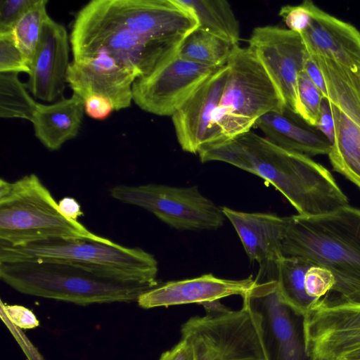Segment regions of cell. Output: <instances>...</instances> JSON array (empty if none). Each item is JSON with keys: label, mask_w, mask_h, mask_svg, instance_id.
<instances>
[{"label": "cell", "mask_w": 360, "mask_h": 360, "mask_svg": "<svg viewBox=\"0 0 360 360\" xmlns=\"http://www.w3.org/2000/svg\"><path fill=\"white\" fill-rule=\"evenodd\" d=\"M79 221L65 217L34 174L0 180V245L20 246L59 238H98Z\"/></svg>", "instance_id": "obj_6"}, {"label": "cell", "mask_w": 360, "mask_h": 360, "mask_svg": "<svg viewBox=\"0 0 360 360\" xmlns=\"http://www.w3.org/2000/svg\"><path fill=\"white\" fill-rule=\"evenodd\" d=\"M252 276L241 280L221 278L212 274L159 284L143 292L137 300L143 309L186 304H200L207 301L239 295L241 297L254 285Z\"/></svg>", "instance_id": "obj_19"}, {"label": "cell", "mask_w": 360, "mask_h": 360, "mask_svg": "<svg viewBox=\"0 0 360 360\" xmlns=\"http://www.w3.org/2000/svg\"><path fill=\"white\" fill-rule=\"evenodd\" d=\"M201 162L219 161L252 173L280 191L303 216H316L349 205L333 175L309 156L281 148L250 131L202 147Z\"/></svg>", "instance_id": "obj_1"}, {"label": "cell", "mask_w": 360, "mask_h": 360, "mask_svg": "<svg viewBox=\"0 0 360 360\" xmlns=\"http://www.w3.org/2000/svg\"><path fill=\"white\" fill-rule=\"evenodd\" d=\"M311 20L301 34L307 51L333 60L360 73V31L326 12L311 0L303 1Z\"/></svg>", "instance_id": "obj_17"}, {"label": "cell", "mask_w": 360, "mask_h": 360, "mask_svg": "<svg viewBox=\"0 0 360 360\" xmlns=\"http://www.w3.org/2000/svg\"><path fill=\"white\" fill-rule=\"evenodd\" d=\"M84 113V100L75 94L51 104L38 103L31 121L34 135L48 150H57L77 136Z\"/></svg>", "instance_id": "obj_20"}, {"label": "cell", "mask_w": 360, "mask_h": 360, "mask_svg": "<svg viewBox=\"0 0 360 360\" xmlns=\"http://www.w3.org/2000/svg\"><path fill=\"white\" fill-rule=\"evenodd\" d=\"M335 283L333 274L328 269L318 265L311 266L305 274V291L309 296L317 300L332 291Z\"/></svg>", "instance_id": "obj_31"}, {"label": "cell", "mask_w": 360, "mask_h": 360, "mask_svg": "<svg viewBox=\"0 0 360 360\" xmlns=\"http://www.w3.org/2000/svg\"><path fill=\"white\" fill-rule=\"evenodd\" d=\"M195 360H265L257 330L248 309L195 316L181 329Z\"/></svg>", "instance_id": "obj_10"}, {"label": "cell", "mask_w": 360, "mask_h": 360, "mask_svg": "<svg viewBox=\"0 0 360 360\" xmlns=\"http://www.w3.org/2000/svg\"><path fill=\"white\" fill-rule=\"evenodd\" d=\"M278 15L288 29L298 34L302 33L311 20V16L303 1L298 5L282 6Z\"/></svg>", "instance_id": "obj_33"}, {"label": "cell", "mask_w": 360, "mask_h": 360, "mask_svg": "<svg viewBox=\"0 0 360 360\" xmlns=\"http://www.w3.org/2000/svg\"><path fill=\"white\" fill-rule=\"evenodd\" d=\"M236 46L197 28L185 39L178 55L198 64L219 68L227 64Z\"/></svg>", "instance_id": "obj_26"}, {"label": "cell", "mask_w": 360, "mask_h": 360, "mask_svg": "<svg viewBox=\"0 0 360 360\" xmlns=\"http://www.w3.org/2000/svg\"><path fill=\"white\" fill-rule=\"evenodd\" d=\"M309 53L323 75L328 101L360 127V73L323 56Z\"/></svg>", "instance_id": "obj_22"}, {"label": "cell", "mask_w": 360, "mask_h": 360, "mask_svg": "<svg viewBox=\"0 0 360 360\" xmlns=\"http://www.w3.org/2000/svg\"><path fill=\"white\" fill-rule=\"evenodd\" d=\"M330 104L335 139L328 154L333 170L360 188V127Z\"/></svg>", "instance_id": "obj_23"}, {"label": "cell", "mask_w": 360, "mask_h": 360, "mask_svg": "<svg viewBox=\"0 0 360 360\" xmlns=\"http://www.w3.org/2000/svg\"><path fill=\"white\" fill-rule=\"evenodd\" d=\"M218 68L190 61L177 54L149 74L136 79L132 86L133 101L147 112L172 116Z\"/></svg>", "instance_id": "obj_11"}, {"label": "cell", "mask_w": 360, "mask_h": 360, "mask_svg": "<svg viewBox=\"0 0 360 360\" xmlns=\"http://www.w3.org/2000/svg\"><path fill=\"white\" fill-rule=\"evenodd\" d=\"M316 360H326V359H316Z\"/></svg>", "instance_id": "obj_42"}, {"label": "cell", "mask_w": 360, "mask_h": 360, "mask_svg": "<svg viewBox=\"0 0 360 360\" xmlns=\"http://www.w3.org/2000/svg\"><path fill=\"white\" fill-rule=\"evenodd\" d=\"M29 260L68 263L123 281L159 285L158 262L152 254L103 236L59 238L20 246L0 245V262Z\"/></svg>", "instance_id": "obj_4"}, {"label": "cell", "mask_w": 360, "mask_h": 360, "mask_svg": "<svg viewBox=\"0 0 360 360\" xmlns=\"http://www.w3.org/2000/svg\"><path fill=\"white\" fill-rule=\"evenodd\" d=\"M227 75V65L219 68L171 116L178 143L183 150L198 153L205 144Z\"/></svg>", "instance_id": "obj_18"}, {"label": "cell", "mask_w": 360, "mask_h": 360, "mask_svg": "<svg viewBox=\"0 0 360 360\" xmlns=\"http://www.w3.org/2000/svg\"><path fill=\"white\" fill-rule=\"evenodd\" d=\"M136 78L131 68L101 54L70 62L67 84L84 101L91 95H101L111 101L115 110H120L131 106Z\"/></svg>", "instance_id": "obj_14"}, {"label": "cell", "mask_w": 360, "mask_h": 360, "mask_svg": "<svg viewBox=\"0 0 360 360\" xmlns=\"http://www.w3.org/2000/svg\"><path fill=\"white\" fill-rule=\"evenodd\" d=\"M255 127L276 145L308 156L328 155L330 150V143L319 131L299 124L287 115V110L264 115Z\"/></svg>", "instance_id": "obj_21"}, {"label": "cell", "mask_w": 360, "mask_h": 360, "mask_svg": "<svg viewBox=\"0 0 360 360\" xmlns=\"http://www.w3.org/2000/svg\"><path fill=\"white\" fill-rule=\"evenodd\" d=\"M298 94L300 103L299 117L309 126L316 127L323 96L304 70L298 77Z\"/></svg>", "instance_id": "obj_29"}, {"label": "cell", "mask_w": 360, "mask_h": 360, "mask_svg": "<svg viewBox=\"0 0 360 360\" xmlns=\"http://www.w3.org/2000/svg\"><path fill=\"white\" fill-rule=\"evenodd\" d=\"M48 1L37 0L14 25L12 32L24 53L30 67L40 41L44 25L49 17L47 13Z\"/></svg>", "instance_id": "obj_28"}, {"label": "cell", "mask_w": 360, "mask_h": 360, "mask_svg": "<svg viewBox=\"0 0 360 360\" xmlns=\"http://www.w3.org/2000/svg\"><path fill=\"white\" fill-rule=\"evenodd\" d=\"M338 360H360V348L345 354Z\"/></svg>", "instance_id": "obj_41"}, {"label": "cell", "mask_w": 360, "mask_h": 360, "mask_svg": "<svg viewBox=\"0 0 360 360\" xmlns=\"http://www.w3.org/2000/svg\"><path fill=\"white\" fill-rule=\"evenodd\" d=\"M70 41L73 60L108 55L131 68L137 78L178 54L130 31L105 11L98 0L77 13Z\"/></svg>", "instance_id": "obj_7"}, {"label": "cell", "mask_w": 360, "mask_h": 360, "mask_svg": "<svg viewBox=\"0 0 360 360\" xmlns=\"http://www.w3.org/2000/svg\"><path fill=\"white\" fill-rule=\"evenodd\" d=\"M281 251L328 269L338 300L360 304L359 209L347 205L321 215L288 217Z\"/></svg>", "instance_id": "obj_2"}, {"label": "cell", "mask_w": 360, "mask_h": 360, "mask_svg": "<svg viewBox=\"0 0 360 360\" xmlns=\"http://www.w3.org/2000/svg\"><path fill=\"white\" fill-rule=\"evenodd\" d=\"M0 278L20 293L82 306L137 302L141 295L158 285L47 260L0 262Z\"/></svg>", "instance_id": "obj_3"}, {"label": "cell", "mask_w": 360, "mask_h": 360, "mask_svg": "<svg viewBox=\"0 0 360 360\" xmlns=\"http://www.w3.org/2000/svg\"><path fill=\"white\" fill-rule=\"evenodd\" d=\"M242 297L265 360H316L307 350V314L283 298L276 281H255Z\"/></svg>", "instance_id": "obj_8"}, {"label": "cell", "mask_w": 360, "mask_h": 360, "mask_svg": "<svg viewBox=\"0 0 360 360\" xmlns=\"http://www.w3.org/2000/svg\"><path fill=\"white\" fill-rule=\"evenodd\" d=\"M189 8L198 21V29L239 45L240 24L230 4L225 0H176Z\"/></svg>", "instance_id": "obj_24"}, {"label": "cell", "mask_w": 360, "mask_h": 360, "mask_svg": "<svg viewBox=\"0 0 360 360\" xmlns=\"http://www.w3.org/2000/svg\"><path fill=\"white\" fill-rule=\"evenodd\" d=\"M313 265L309 260L297 257L283 256L277 262L276 281L282 296L306 314L320 300L311 297L305 291V274Z\"/></svg>", "instance_id": "obj_25"}, {"label": "cell", "mask_w": 360, "mask_h": 360, "mask_svg": "<svg viewBox=\"0 0 360 360\" xmlns=\"http://www.w3.org/2000/svg\"><path fill=\"white\" fill-rule=\"evenodd\" d=\"M17 73H0V117L32 121L38 103Z\"/></svg>", "instance_id": "obj_27"}, {"label": "cell", "mask_w": 360, "mask_h": 360, "mask_svg": "<svg viewBox=\"0 0 360 360\" xmlns=\"http://www.w3.org/2000/svg\"><path fill=\"white\" fill-rule=\"evenodd\" d=\"M1 313L14 326L22 329L35 328L39 322L28 308L18 304H6L1 300Z\"/></svg>", "instance_id": "obj_34"}, {"label": "cell", "mask_w": 360, "mask_h": 360, "mask_svg": "<svg viewBox=\"0 0 360 360\" xmlns=\"http://www.w3.org/2000/svg\"><path fill=\"white\" fill-rule=\"evenodd\" d=\"M159 360H195V356L191 345L181 338L172 349L163 352Z\"/></svg>", "instance_id": "obj_37"}, {"label": "cell", "mask_w": 360, "mask_h": 360, "mask_svg": "<svg viewBox=\"0 0 360 360\" xmlns=\"http://www.w3.org/2000/svg\"><path fill=\"white\" fill-rule=\"evenodd\" d=\"M84 112L96 120L107 119L115 110L114 105L107 98L97 94L91 95L84 101Z\"/></svg>", "instance_id": "obj_35"}, {"label": "cell", "mask_w": 360, "mask_h": 360, "mask_svg": "<svg viewBox=\"0 0 360 360\" xmlns=\"http://www.w3.org/2000/svg\"><path fill=\"white\" fill-rule=\"evenodd\" d=\"M304 70L315 86L321 91L323 98H327V92L323 75L309 53L305 63Z\"/></svg>", "instance_id": "obj_38"}, {"label": "cell", "mask_w": 360, "mask_h": 360, "mask_svg": "<svg viewBox=\"0 0 360 360\" xmlns=\"http://www.w3.org/2000/svg\"><path fill=\"white\" fill-rule=\"evenodd\" d=\"M316 128L332 145L335 139L334 120L330 104L327 98H323L322 100L319 121Z\"/></svg>", "instance_id": "obj_36"}, {"label": "cell", "mask_w": 360, "mask_h": 360, "mask_svg": "<svg viewBox=\"0 0 360 360\" xmlns=\"http://www.w3.org/2000/svg\"><path fill=\"white\" fill-rule=\"evenodd\" d=\"M30 72V65L12 30L0 33V73L25 72L29 75Z\"/></svg>", "instance_id": "obj_30"}, {"label": "cell", "mask_w": 360, "mask_h": 360, "mask_svg": "<svg viewBox=\"0 0 360 360\" xmlns=\"http://www.w3.org/2000/svg\"><path fill=\"white\" fill-rule=\"evenodd\" d=\"M201 305L204 307L206 315L210 316L221 315L231 311L222 304L219 300L207 301L202 302Z\"/></svg>", "instance_id": "obj_40"}, {"label": "cell", "mask_w": 360, "mask_h": 360, "mask_svg": "<svg viewBox=\"0 0 360 360\" xmlns=\"http://www.w3.org/2000/svg\"><path fill=\"white\" fill-rule=\"evenodd\" d=\"M226 65L224 91L202 147L251 131L267 113L286 111L275 83L248 47L236 46Z\"/></svg>", "instance_id": "obj_5"}, {"label": "cell", "mask_w": 360, "mask_h": 360, "mask_svg": "<svg viewBox=\"0 0 360 360\" xmlns=\"http://www.w3.org/2000/svg\"><path fill=\"white\" fill-rule=\"evenodd\" d=\"M70 46L65 27L49 17L26 83L27 89L36 98L53 103L62 98L70 64Z\"/></svg>", "instance_id": "obj_16"}, {"label": "cell", "mask_w": 360, "mask_h": 360, "mask_svg": "<svg viewBox=\"0 0 360 360\" xmlns=\"http://www.w3.org/2000/svg\"><path fill=\"white\" fill-rule=\"evenodd\" d=\"M239 236L250 259L258 262L257 281H276L288 217L269 213L245 212L221 207Z\"/></svg>", "instance_id": "obj_15"}, {"label": "cell", "mask_w": 360, "mask_h": 360, "mask_svg": "<svg viewBox=\"0 0 360 360\" xmlns=\"http://www.w3.org/2000/svg\"><path fill=\"white\" fill-rule=\"evenodd\" d=\"M275 83L286 110L300 117L298 77L304 70L308 52L300 34L276 25L255 27L248 46Z\"/></svg>", "instance_id": "obj_12"}, {"label": "cell", "mask_w": 360, "mask_h": 360, "mask_svg": "<svg viewBox=\"0 0 360 360\" xmlns=\"http://www.w3.org/2000/svg\"><path fill=\"white\" fill-rule=\"evenodd\" d=\"M307 346L316 359L338 360L360 348V304L321 299L307 314Z\"/></svg>", "instance_id": "obj_13"}, {"label": "cell", "mask_w": 360, "mask_h": 360, "mask_svg": "<svg viewBox=\"0 0 360 360\" xmlns=\"http://www.w3.org/2000/svg\"><path fill=\"white\" fill-rule=\"evenodd\" d=\"M61 213L67 218L78 221L77 219L84 214L79 203L73 198L65 197L58 202Z\"/></svg>", "instance_id": "obj_39"}, {"label": "cell", "mask_w": 360, "mask_h": 360, "mask_svg": "<svg viewBox=\"0 0 360 360\" xmlns=\"http://www.w3.org/2000/svg\"><path fill=\"white\" fill-rule=\"evenodd\" d=\"M37 0H1L0 33L12 30L17 20Z\"/></svg>", "instance_id": "obj_32"}, {"label": "cell", "mask_w": 360, "mask_h": 360, "mask_svg": "<svg viewBox=\"0 0 360 360\" xmlns=\"http://www.w3.org/2000/svg\"><path fill=\"white\" fill-rule=\"evenodd\" d=\"M115 200L141 207L178 230H212L221 227L224 214L197 186L174 187L148 184H119L110 190Z\"/></svg>", "instance_id": "obj_9"}]
</instances>
